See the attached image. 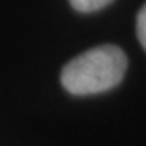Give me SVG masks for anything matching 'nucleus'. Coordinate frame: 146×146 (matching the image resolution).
I'll use <instances>...</instances> for the list:
<instances>
[{"instance_id":"f03ea898","label":"nucleus","mask_w":146,"mask_h":146,"mask_svg":"<svg viewBox=\"0 0 146 146\" xmlns=\"http://www.w3.org/2000/svg\"><path fill=\"white\" fill-rule=\"evenodd\" d=\"M114 0H70V5L81 13H93V11H98L107 7Z\"/></svg>"},{"instance_id":"7ed1b4c3","label":"nucleus","mask_w":146,"mask_h":146,"mask_svg":"<svg viewBox=\"0 0 146 146\" xmlns=\"http://www.w3.org/2000/svg\"><path fill=\"white\" fill-rule=\"evenodd\" d=\"M136 36L140 39V44L146 50V3L141 7L136 16Z\"/></svg>"},{"instance_id":"f257e3e1","label":"nucleus","mask_w":146,"mask_h":146,"mask_svg":"<svg viewBox=\"0 0 146 146\" xmlns=\"http://www.w3.org/2000/svg\"><path fill=\"white\" fill-rule=\"evenodd\" d=\"M128 67L125 52L117 46L104 44L76 55L63 67L60 81L73 96H91L115 88Z\"/></svg>"}]
</instances>
